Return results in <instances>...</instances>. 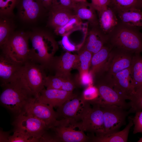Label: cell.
Here are the masks:
<instances>
[{
	"mask_svg": "<svg viewBox=\"0 0 142 142\" xmlns=\"http://www.w3.org/2000/svg\"><path fill=\"white\" fill-rule=\"evenodd\" d=\"M1 104L12 113L18 115L22 112L28 102L35 97L21 77L2 87Z\"/></svg>",
	"mask_w": 142,
	"mask_h": 142,
	"instance_id": "cell-1",
	"label": "cell"
},
{
	"mask_svg": "<svg viewBox=\"0 0 142 142\" xmlns=\"http://www.w3.org/2000/svg\"><path fill=\"white\" fill-rule=\"evenodd\" d=\"M140 28L119 23L108 35V43L113 48L134 53H142V33Z\"/></svg>",
	"mask_w": 142,
	"mask_h": 142,
	"instance_id": "cell-2",
	"label": "cell"
},
{
	"mask_svg": "<svg viewBox=\"0 0 142 142\" xmlns=\"http://www.w3.org/2000/svg\"><path fill=\"white\" fill-rule=\"evenodd\" d=\"M76 125L79 130L91 135L104 134L103 112L100 104L83 100Z\"/></svg>",
	"mask_w": 142,
	"mask_h": 142,
	"instance_id": "cell-3",
	"label": "cell"
},
{
	"mask_svg": "<svg viewBox=\"0 0 142 142\" xmlns=\"http://www.w3.org/2000/svg\"><path fill=\"white\" fill-rule=\"evenodd\" d=\"M29 37L32 44L29 60L48 69L58 49L57 43L52 37L45 33H35Z\"/></svg>",
	"mask_w": 142,
	"mask_h": 142,
	"instance_id": "cell-4",
	"label": "cell"
},
{
	"mask_svg": "<svg viewBox=\"0 0 142 142\" xmlns=\"http://www.w3.org/2000/svg\"><path fill=\"white\" fill-rule=\"evenodd\" d=\"M93 84L98 89L100 102L130 108L129 103L117 88L113 81V75L102 71L93 77Z\"/></svg>",
	"mask_w": 142,
	"mask_h": 142,
	"instance_id": "cell-5",
	"label": "cell"
},
{
	"mask_svg": "<svg viewBox=\"0 0 142 142\" xmlns=\"http://www.w3.org/2000/svg\"><path fill=\"white\" fill-rule=\"evenodd\" d=\"M29 36L17 33L11 35L5 44L1 48L2 53L15 61L24 64L29 60Z\"/></svg>",
	"mask_w": 142,
	"mask_h": 142,
	"instance_id": "cell-6",
	"label": "cell"
},
{
	"mask_svg": "<svg viewBox=\"0 0 142 142\" xmlns=\"http://www.w3.org/2000/svg\"><path fill=\"white\" fill-rule=\"evenodd\" d=\"M45 70L42 65L30 60L23 65L21 77L35 97L44 89L47 76Z\"/></svg>",
	"mask_w": 142,
	"mask_h": 142,
	"instance_id": "cell-7",
	"label": "cell"
},
{
	"mask_svg": "<svg viewBox=\"0 0 142 142\" xmlns=\"http://www.w3.org/2000/svg\"><path fill=\"white\" fill-rule=\"evenodd\" d=\"M99 103L103 112L105 134L116 132L126 124L129 110L115 105Z\"/></svg>",
	"mask_w": 142,
	"mask_h": 142,
	"instance_id": "cell-8",
	"label": "cell"
},
{
	"mask_svg": "<svg viewBox=\"0 0 142 142\" xmlns=\"http://www.w3.org/2000/svg\"><path fill=\"white\" fill-rule=\"evenodd\" d=\"M12 125L14 130L20 131L30 138L39 140L49 129L43 121L23 111L18 115Z\"/></svg>",
	"mask_w": 142,
	"mask_h": 142,
	"instance_id": "cell-9",
	"label": "cell"
},
{
	"mask_svg": "<svg viewBox=\"0 0 142 142\" xmlns=\"http://www.w3.org/2000/svg\"><path fill=\"white\" fill-rule=\"evenodd\" d=\"M75 122L67 119L57 120L49 129L55 132L61 142H90L89 137L84 131L75 130L77 128Z\"/></svg>",
	"mask_w": 142,
	"mask_h": 142,
	"instance_id": "cell-10",
	"label": "cell"
},
{
	"mask_svg": "<svg viewBox=\"0 0 142 142\" xmlns=\"http://www.w3.org/2000/svg\"><path fill=\"white\" fill-rule=\"evenodd\" d=\"M23 111L43 121L49 129L53 125L58 118L53 107L39 102L35 97L29 99Z\"/></svg>",
	"mask_w": 142,
	"mask_h": 142,
	"instance_id": "cell-11",
	"label": "cell"
},
{
	"mask_svg": "<svg viewBox=\"0 0 142 142\" xmlns=\"http://www.w3.org/2000/svg\"><path fill=\"white\" fill-rule=\"evenodd\" d=\"M134 54L122 49L113 48L107 62L100 71H105L113 75L130 67Z\"/></svg>",
	"mask_w": 142,
	"mask_h": 142,
	"instance_id": "cell-12",
	"label": "cell"
},
{
	"mask_svg": "<svg viewBox=\"0 0 142 142\" xmlns=\"http://www.w3.org/2000/svg\"><path fill=\"white\" fill-rule=\"evenodd\" d=\"M23 65L1 53L0 55L1 86L2 87L19 78Z\"/></svg>",
	"mask_w": 142,
	"mask_h": 142,
	"instance_id": "cell-13",
	"label": "cell"
},
{
	"mask_svg": "<svg viewBox=\"0 0 142 142\" xmlns=\"http://www.w3.org/2000/svg\"><path fill=\"white\" fill-rule=\"evenodd\" d=\"M77 54L66 51L59 56H54L48 69L54 73V75L64 77L72 78L71 73L74 68Z\"/></svg>",
	"mask_w": 142,
	"mask_h": 142,
	"instance_id": "cell-14",
	"label": "cell"
},
{
	"mask_svg": "<svg viewBox=\"0 0 142 142\" xmlns=\"http://www.w3.org/2000/svg\"><path fill=\"white\" fill-rule=\"evenodd\" d=\"M76 95L73 91L44 88L35 97L39 102L49 105L54 108L62 105Z\"/></svg>",
	"mask_w": 142,
	"mask_h": 142,
	"instance_id": "cell-15",
	"label": "cell"
},
{
	"mask_svg": "<svg viewBox=\"0 0 142 142\" xmlns=\"http://www.w3.org/2000/svg\"><path fill=\"white\" fill-rule=\"evenodd\" d=\"M84 45L80 48L88 50L94 54L100 50L106 43L108 35L100 29L98 25L90 26Z\"/></svg>",
	"mask_w": 142,
	"mask_h": 142,
	"instance_id": "cell-16",
	"label": "cell"
},
{
	"mask_svg": "<svg viewBox=\"0 0 142 142\" xmlns=\"http://www.w3.org/2000/svg\"><path fill=\"white\" fill-rule=\"evenodd\" d=\"M83 102L82 97L77 95L67 100L57 107L56 112L58 117L77 121Z\"/></svg>",
	"mask_w": 142,
	"mask_h": 142,
	"instance_id": "cell-17",
	"label": "cell"
},
{
	"mask_svg": "<svg viewBox=\"0 0 142 142\" xmlns=\"http://www.w3.org/2000/svg\"><path fill=\"white\" fill-rule=\"evenodd\" d=\"M114 83L126 100H130L134 93L130 75V67L113 75Z\"/></svg>",
	"mask_w": 142,
	"mask_h": 142,
	"instance_id": "cell-18",
	"label": "cell"
},
{
	"mask_svg": "<svg viewBox=\"0 0 142 142\" xmlns=\"http://www.w3.org/2000/svg\"><path fill=\"white\" fill-rule=\"evenodd\" d=\"M128 123L122 130L109 134L95 136H89L90 142H126L129 131L133 125V118L129 117Z\"/></svg>",
	"mask_w": 142,
	"mask_h": 142,
	"instance_id": "cell-19",
	"label": "cell"
},
{
	"mask_svg": "<svg viewBox=\"0 0 142 142\" xmlns=\"http://www.w3.org/2000/svg\"><path fill=\"white\" fill-rule=\"evenodd\" d=\"M42 6L40 0H22L19 9L20 16L25 21L34 20L39 15Z\"/></svg>",
	"mask_w": 142,
	"mask_h": 142,
	"instance_id": "cell-20",
	"label": "cell"
},
{
	"mask_svg": "<svg viewBox=\"0 0 142 142\" xmlns=\"http://www.w3.org/2000/svg\"><path fill=\"white\" fill-rule=\"evenodd\" d=\"M97 12L98 26L103 32L108 35L119 23L116 15L108 7Z\"/></svg>",
	"mask_w": 142,
	"mask_h": 142,
	"instance_id": "cell-21",
	"label": "cell"
},
{
	"mask_svg": "<svg viewBox=\"0 0 142 142\" xmlns=\"http://www.w3.org/2000/svg\"><path fill=\"white\" fill-rule=\"evenodd\" d=\"M73 10L75 15L81 20L88 21L90 26L98 25L96 11L91 3L87 1L76 3Z\"/></svg>",
	"mask_w": 142,
	"mask_h": 142,
	"instance_id": "cell-22",
	"label": "cell"
},
{
	"mask_svg": "<svg viewBox=\"0 0 142 142\" xmlns=\"http://www.w3.org/2000/svg\"><path fill=\"white\" fill-rule=\"evenodd\" d=\"M116 14L119 23L132 27H142V11L140 9L132 8Z\"/></svg>",
	"mask_w": 142,
	"mask_h": 142,
	"instance_id": "cell-23",
	"label": "cell"
},
{
	"mask_svg": "<svg viewBox=\"0 0 142 142\" xmlns=\"http://www.w3.org/2000/svg\"><path fill=\"white\" fill-rule=\"evenodd\" d=\"M112 48V46L107 42L98 52L93 54L89 70L93 77L103 68Z\"/></svg>",
	"mask_w": 142,
	"mask_h": 142,
	"instance_id": "cell-24",
	"label": "cell"
},
{
	"mask_svg": "<svg viewBox=\"0 0 142 142\" xmlns=\"http://www.w3.org/2000/svg\"><path fill=\"white\" fill-rule=\"evenodd\" d=\"M44 85L47 89L73 92L77 87L74 79L73 78H67L55 75L47 77Z\"/></svg>",
	"mask_w": 142,
	"mask_h": 142,
	"instance_id": "cell-25",
	"label": "cell"
},
{
	"mask_svg": "<svg viewBox=\"0 0 142 142\" xmlns=\"http://www.w3.org/2000/svg\"><path fill=\"white\" fill-rule=\"evenodd\" d=\"M74 14L72 10L51 8L50 24L54 29L65 24Z\"/></svg>",
	"mask_w": 142,
	"mask_h": 142,
	"instance_id": "cell-26",
	"label": "cell"
},
{
	"mask_svg": "<svg viewBox=\"0 0 142 142\" xmlns=\"http://www.w3.org/2000/svg\"><path fill=\"white\" fill-rule=\"evenodd\" d=\"M130 75L135 91L142 86V55L141 53H134L130 67Z\"/></svg>",
	"mask_w": 142,
	"mask_h": 142,
	"instance_id": "cell-27",
	"label": "cell"
},
{
	"mask_svg": "<svg viewBox=\"0 0 142 142\" xmlns=\"http://www.w3.org/2000/svg\"><path fill=\"white\" fill-rule=\"evenodd\" d=\"M93 55L86 49L80 48L74 68L77 69L79 72L89 70Z\"/></svg>",
	"mask_w": 142,
	"mask_h": 142,
	"instance_id": "cell-28",
	"label": "cell"
},
{
	"mask_svg": "<svg viewBox=\"0 0 142 142\" xmlns=\"http://www.w3.org/2000/svg\"><path fill=\"white\" fill-rule=\"evenodd\" d=\"M108 7L115 13L117 12L132 8L140 9L141 0H110Z\"/></svg>",
	"mask_w": 142,
	"mask_h": 142,
	"instance_id": "cell-29",
	"label": "cell"
},
{
	"mask_svg": "<svg viewBox=\"0 0 142 142\" xmlns=\"http://www.w3.org/2000/svg\"><path fill=\"white\" fill-rule=\"evenodd\" d=\"M82 24V20L74 14L65 24L54 29V32L57 35L62 36L79 29Z\"/></svg>",
	"mask_w": 142,
	"mask_h": 142,
	"instance_id": "cell-30",
	"label": "cell"
},
{
	"mask_svg": "<svg viewBox=\"0 0 142 142\" xmlns=\"http://www.w3.org/2000/svg\"><path fill=\"white\" fill-rule=\"evenodd\" d=\"M130 113L142 110V86L136 90L130 100Z\"/></svg>",
	"mask_w": 142,
	"mask_h": 142,
	"instance_id": "cell-31",
	"label": "cell"
},
{
	"mask_svg": "<svg viewBox=\"0 0 142 142\" xmlns=\"http://www.w3.org/2000/svg\"><path fill=\"white\" fill-rule=\"evenodd\" d=\"M74 80L77 86L86 88L93 83V76L89 70L79 72Z\"/></svg>",
	"mask_w": 142,
	"mask_h": 142,
	"instance_id": "cell-32",
	"label": "cell"
},
{
	"mask_svg": "<svg viewBox=\"0 0 142 142\" xmlns=\"http://www.w3.org/2000/svg\"><path fill=\"white\" fill-rule=\"evenodd\" d=\"M11 28L6 19H1L0 23V45L1 48L6 43L10 35Z\"/></svg>",
	"mask_w": 142,
	"mask_h": 142,
	"instance_id": "cell-33",
	"label": "cell"
},
{
	"mask_svg": "<svg viewBox=\"0 0 142 142\" xmlns=\"http://www.w3.org/2000/svg\"><path fill=\"white\" fill-rule=\"evenodd\" d=\"M82 97V99L85 100H95L99 97L98 90L93 84L90 85L85 88Z\"/></svg>",
	"mask_w": 142,
	"mask_h": 142,
	"instance_id": "cell-34",
	"label": "cell"
},
{
	"mask_svg": "<svg viewBox=\"0 0 142 142\" xmlns=\"http://www.w3.org/2000/svg\"><path fill=\"white\" fill-rule=\"evenodd\" d=\"M38 139L30 138L24 133L14 130L13 134L9 136L8 142H38Z\"/></svg>",
	"mask_w": 142,
	"mask_h": 142,
	"instance_id": "cell-35",
	"label": "cell"
},
{
	"mask_svg": "<svg viewBox=\"0 0 142 142\" xmlns=\"http://www.w3.org/2000/svg\"><path fill=\"white\" fill-rule=\"evenodd\" d=\"M17 0H0V11L1 14H11Z\"/></svg>",
	"mask_w": 142,
	"mask_h": 142,
	"instance_id": "cell-36",
	"label": "cell"
},
{
	"mask_svg": "<svg viewBox=\"0 0 142 142\" xmlns=\"http://www.w3.org/2000/svg\"><path fill=\"white\" fill-rule=\"evenodd\" d=\"M75 4L72 0H52L51 7L72 10Z\"/></svg>",
	"mask_w": 142,
	"mask_h": 142,
	"instance_id": "cell-37",
	"label": "cell"
},
{
	"mask_svg": "<svg viewBox=\"0 0 142 142\" xmlns=\"http://www.w3.org/2000/svg\"><path fill=\"white\" fill-rule=\"evenodd\" d=\"M70 33L67 34L62 36L60 43L62 47L66 51L70 52L76 50L77 47L70 40L69 36Z\"/></svg>",
	"mask_w": 142,
	"mask_h": 142,
	"instance_id": "cell-38",
	"label": "cell"
},
{
	"mask_svg": "<svg viewBox=\"0 0 142 142\" xmlns=\"http://www.w3.org/2000/svg\"><path fill=\"white\" fill-rule=\"evenodd\" d=\"M133 118V133H142V110L136 112Z\"/></svg>",
	"mask_w": 142,
	"mask_h": 142,
	"instance_id": "cell-39",
	"label": "cell"
},
{
	"mask_svg": "<svg viewBox=\"0 0 142 142\" xmlns=\"http://www.w3.org/2000/svg\"><path fill=\"white\" fill-rule=\"evenodd\" d=\"M110 0H91L92 5L97 12L108 7Z\"/></svg>",
	"mask_w": 142,
	"mask_h": 142,
	"instance_id": "cell-40",
	"label": "cell"
},
{
	"mask_svg": "<svg viewBox=\"0 0 142 142\" xmlns=\"http://www.w3.org/2000/svg\"><path fill=\"white\" fill-rule=\"evenodd\" d=\"M47 130L39 139V142H61L55 133L53 135L48 133Z\"/></svg>",
	"mask_w": 142,
	"mask_h": 142,
	"instance_id": "cell-41",
	"label": "cell"
},
{
	"mask_svg": "<svg viewBox=\"0 0 142 142\" xmlns=\"http://www.w3.org/2000/svg\"><path fill=\"white\" fill-rule=\"evenodd\" d=\"M0 132V142H8L10 131H4L1 129Z\"/></svg>",
	"mask_w": 142,
	"mask_h": 142,
	"instance_id": "cell-42",
	"label": "cell"
},
{
	"mask_svg": "<svg viewBox=\"0 0 142 142\" xmlns=\"http://www.w3.org/2000/svg\"><path fill=\"white\" fill-rule=\"evenodd\" d=\"M43 6L46 7H51L52 0H40Z\"/></svg>",
	"mask_w": 142,
	"mask_h": 142,
	"instance_id": "cell-43",
	"label": "cell"
},
{
	"mask_svg": "<svg viewBox=\"0 0 142 142\" xmlns=\"http://www.w3.org/2000/svg\"><path fill=\"white\" fill-rule=\"evenodd\" d=\"M72 1L75 4L87 1L86 0H72Z\"/></svg>",
	"mask_w": 142,
	"mask_h": 142,
	"instance_id": "cell-44",
	"label": "cell"
},
{
	"mask_svg": "<svg viewBox=\"0 0 142 142\" xmlns=\"http://www.w3.org/2000/svg\"><path fill=\"white\" fill-rule=\"evenodd\" d=\"M138 142H142V136L137 141Z\"/></svg>",
	"mask_w": 142,
	"mask_h": 142,
	"instance_id": "cell-45",
	"label": "cell"
},
{
	"mask_svg": "<svg viewBox=\"0 0 142 142\" xmlns=\"http://www.w3.org/2000/svg\"><path fill=\"white\" fill-rule=\"evenodd\" d=\"M141 10L142 11V0H141Z\"/></svg>",
	"mask_w": 142,
	"mask_h": 142,
	"instance_id": "cell-46",
	"label": "cell"
}]
</instances>
